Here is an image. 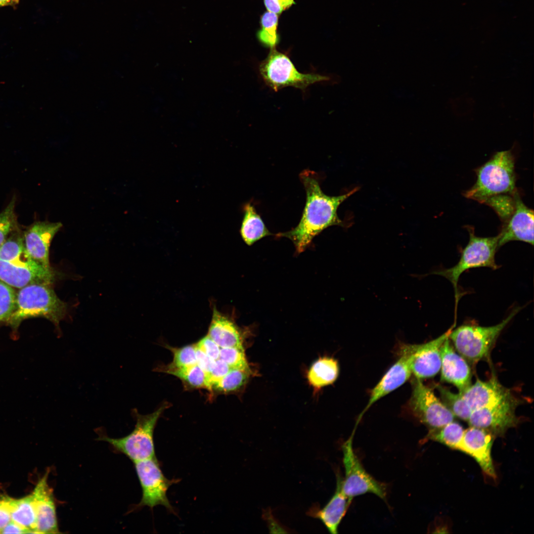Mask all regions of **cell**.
Listing matches in <instances>:
<instances>
[{"instance_id":"1","label":"cell","mask_w":534,"mask_h":534,"mask_svg":"<svg viewBox=\"0 0 534 534\" xmlns=\"http://www.w3.org/2000/svg\"><path fill=\"white\" fill-rule=\"evenodd\" d=\"M300 177L306 192V202L301 220L292 229L276 235L290 239L298 253L304 251L314 237L324 229L343 224L337 215L338 208L357 190L356 188L345 194L330 196L322 191L315 172L304 170Z\"/></svg>"},{"instance_id":"2","label":"cell","mask_w":534,"mask_h":534,"mask_svg":"<svg viewBox=\"0 0 534 534\" xmlns=\"http://www.w3.org/2000/svg\"><path fill=\"white\" fill-rule=\"evenodd\" d=\"M475 183L463 194L467 198L483 202L489 198L513 194L515 186V157L512 150L498 151L476 170Z\"/></svg>"},{"instance_id":"12","label":"cell","mask_w":534,"mask_h":534,"mask_svg":"<svg viewBox=\"0 0 534 534\" xmlns=\"http://www.w3.org/2000/svg\"><path fill=\"white\" fill-rule=\"evenodd\" d=\"M454 326L438 338L421 344H404L411 354L412 374L419 379L435 376L441 366V347Z\"/></svg>"},{"instance_id":"16","label":"cell","mask_w":534,"mask_h":534,"mask_svg":"<svg viewBox=\"0 0 534 534\" xmlns=\"http://www.w3.org/2000/svg\"><path fill=\"white\" fill-rule=\"evenodd\" d=\"M62 226L60 222H36L24 232L25 247L32 258L38 264L51 268L49 251L51 242Z\"/></svg>"},{"instance_id":"40","label":"cell","mask_w":534,"mask_h":534,"mask_svg":"<svg viewBox=\"0 0 534 534\" xmlns=\"http://www.w3.org/2000/svg\"><path fill=\"white\" fill-rule=\"evenodd\" d=\"M196 353L197 364L207 374L213 368L216 360L208 356L196 346Z\"/></svg>"},{"instance_id":"18","label":"cell","mask_w":534,"mask_h":534,"mask_svg":"<svg viewBox=\"0 0 534 534\" xmlns=\"http://www.w3.org/2000/svg\"><path fill=\"white\" fill-rule=\"evenodd\" d=\"M48 471L39 481L31 493L35 506L36 531L40 534H57L59 529L52 490L47 483Z\"/></svg>"},{"instance_id":"29","label":"cell","mask_w":534,"mask_h":534,"mask_svg":"<svg viewBox=\"0 0 534 534\" xmlns=\"http://www.w3.org/2000/svg\"><path fill=\"white\" fill-rule=\"evenodd\" d=\"M163 371L179 378L187 388L209 390L206 373L197 365L181 368H162Z\"/></svg>"},{"instance_id":"41","label":"cell","mask_w":534,"mask_h":534,"mask_svg":"<svg viewBox=\"0 0 534 534\" xmlns=\"http://www.w3.org/2000/svg\"><path fill=\"white\" fill-rule=\"evenodd\" d=\"M11 520L9 508L3 495H1L0 497V533Z\"/></svg>"},{"instance_id":"23","label":"cell","mask_w":534,"mask_h":534,"mask_svg":"<svg viewBox=\"0 0 534 534\" xmlns=\"http://www.w3.org/2000/svg\"><path fill=\"white\" fill-rule=\"evenodd\" d=\"M208 335L221 348L243 347L241 335L236 325L216 308L213 309Z\"/></svg>"},{"instance_id":"10","label":"cell","mask_w":534,"mask_h":534,"mask_svg":"<svg viewBox=\"0 0 534 534\" xmlns=\"http://www.w3.org/2000/svg\"><path fill=\"white\" fill-rule=\"evenodd\" d=\"M409 406L414 416L429 429L453 421L454 416L421 379L412 381Z\"/></svg>"},{"instance_id":"17","label":"cell","mask_w":534,"mask_h":534,"mask_svg":"<svg viewBox=\"0 0 534 534\" xmlns=\"http://www.w3.org/2000/svg\"><path fill=\"white\" fill-rule=\"evenodd\" d=\"M441 380L453 384L462 393L471 385V371L465 358L454 349L449 337L441 347Z\"/></svg>"},{"instance_id":"28","label":"cell","mask_w":534,"mask_h":534,"mask_svg":"<svg viewBox=\"0 0 534 534\" xmlns=\"http://www.w3.org/2000/svg\"><path fill=\"white\" fill-rule=\"evenodd\" d=\"M278 23V15L274 13L267 11L261 16V27L257 32V38L263 46L270 50L275 49L279 42Z\"/></svg>"},{"instance_id":"24","label":"cell","mask_w":534,"mask_h":534,"mask_svg":"<svg viewBox=\"0 0 534 534\" xmlns=\"http://www.w3.org/2000/svg\"><path fill=\"white\" fill-rule=\"evenodd\" d=\"M3 495L9 508L11 520L29 530L31 533L37 534L36 512L32 494L19 499Z\"/></svg>"},{"instance_id":"37","label":"cell","mask_w":534,"mask_h":534,"mask_svg":"<svg viewBox=\"0 0 534 534\" xmlns=\"http://www.w3.org/2000/svg\"><path fill=\"white\" fill-rule=\"evenodd\" d=\"M196 346L213 359L216 360L219 358L221 348L208 335L202 338Z\"/></svg>"},{"instance_id":"8","label":"cell","mask_w":534,"mask_h":534,"mask_svg":"<svg viewBox=\"0 0 534 534\" xmlns=\"http://www.w3.org/2000/svg\"><path fill=\"white\" fill-rule=\"evenodd\" d=\"M356 427L353 432L342 445L343 463L345 477L342 479V489L348 497H354L367 493H373L386 501L387 484L379 482L369 474L362 466L353 446Z\"/></svg>"},{"instance_id":"38","label":"cell","mask_w":534,"mask_h":534,"mask_svg":"<svg viewBox=\"0 0 534 534\" xmlns=\"http://www.w3.org/2000/svg\"><path fill=\"white\" fill-rule=\"evenodd\" d=\"M231 369L230 367L223 360L219 358L215 361V364L211 371L207 374L211 390V385L225 376Z\"/></svg>"},{"instance_id":"13","label":"cell","mask_w":534,"mask_h":534,"mask_svg":"<svg viewBox=\"0 0 534 534\" xmlns=\"http://www.w3.org/2000/svg\"><path fill=\"white\" fill-rule=\"evenodd\" d=\"M495 438L490 433L483 429L470 426L464 430L457 449L473 457L484 474L494 480L496 479L497 476L491 452Z\"/></svg>"},{"instance_id":"5","label":"cell","mask_w":534,"mask_h":534,"mask_svg":"<svg viewBox=\"0 0 534 534\" xmlns=\"http://www.w3.org/2000/svg\"><path fill=\"white\" fill-rule=\"evenodd\" d=\"M259 71L265 83L275 91L287 87L304 90L312 84L331 79L326 75L300 72L288 55L275 49L261 62Z\"/></svg>"},{"instance_id":"7","label":"cell","mask_w":534,"mask_h":534,"mask_svg":"<svg viewBox=\"0 0 534 534\" xmlns=\"http://www.w3.org/2000/svg\"><path fill=\"white\" fill-rule=\"evenodd\" d=\"M469 240L463 249L460 259L451 268L436 272V274L448 279L455 290L460 275L466 270L476 267H488L493 269L498 268L495 255L498 249V234L494 237H482L476 236L474 228L467 227Z\"/></svg>"},{"instance_id":"22","label":"cell","mask_w":534,"mask_h":534,"mask_svg":"<svg viewBox=\"0 0 534 534\" xmlns=\"http://www.w3.org/2000/svg\"><path fill=\"white\" fill-rule=\"evenodd\" d=\"M0 260L19 267L31 268L43 267L36 263L27 252L24 242V233L18 226L0 246Z\"/></svg>"},{"instance_id":"43","label":"cell","mask_w":534,"mask_h":534,"mask_svg":"<svg viewBox=\"0 0 534 534\" xmlns=\"http://www.w3.org/2000/svg\"><path fill=\"white\" fill-rule=\"evenodd\" d=\"M19 0H0V7L5 6H15L18 4Z\"/></svg>"},{"instance_id":"26","label":"cell","mask_w":534,"mask_h":534,"mask_svg":"<svg viewBox=\"0 0 534 534\" xmlns=\"http://www.w3.org/2000/svg\"><path fill=\"white\" fill-rule=\"evenodd\" d=\"M339 372L337 361L329 357L319 358L311 367L308 378L311 385L316 388L330 385L337 379Z\"/></svg>"},{"instance_id":"19","label":"cell","mask_w":534,"mask_h":534,"mask_svg":"<svg viewBox=\"0 0 534 534\" xmlns=\"http://www.w3.org/2000/svg\"><path fill=\"white\" fill-rule=\"evenodd\" d=\"M461 393L472 411L497 404L513 396L510 390L503 387L494 376L486 381L477 379Z\"/></svg>"},{"instance_id":"35","label":"cell","mask_w":534,"mask_h":534,"mask_svg":"<svg viewBox=\"0 0 534 534\" xmlns=\"http://www.w3.org/2000/svg\"><path fill=\"white\" fill-rule=\"evenodd\" d=\"M219 358L231 369L249 370L243 347L222 348Z\"/></svg>"},{"instance_id":"20","label":"cell","mask_w":534,"mask_h":534,"mask_svg":"<svg viewBox=\"0 0 534 534\" xmlns=\"http://www.w3.org/2000/svg\"><path fill=\"white\" fill-rule=\"evenodd\" d=\"M55 276L52 268L19 267L0 260V280L12 287L21 289L33 284H50Z\"/></svg>"},{"instance_id":"21","label":"cell","mask_w":534,"mask_h":534,"mask_svg":"<svg viewBox=\"0 0 534 534\" xmlns=\"http://www.w3.org/2000/svg\"><path fill=\"white\" fill-rule=\"evenodd\" d=\"M342 478L337 474L336 489L333 495L321 509L312 507L309 515L319 519L331 534L338 533V529L353 499L347 496L342 489Z\"/></svg>"},{"instance_id":"30","label":"cell","mask_w":534,"mask_h":534,"mask_svg":"<svg viewBox=\"0 0 534 534\" xmlns=\"http://www.w3.org/2000/svg\"><path fill=\"white\" fill-rule=\"evenodd\" d=\"M436 388L440 393L441 401L454 416L467 421L472 410L462 393H453L440 385H437Z\"/></svg>"},{"instance_id":"33","label":"cell","mask_w":534,"mask_h":534,"mask_svg":"<svg viewBox=\"0 0 534 534\" xmlns=\"http://www.w3.org/2000/svg\"><path fill=\"white\" fill-rule=\"evenodd\" d=\"M515 192L513 194L494 196L485 200L483 203L493 208L504 223L514 210Z\"/></svg>"},{"instance_id":"6","label":"cell","mask_w":534,"mask_h":534,"mask_svg":"<svg viewBox=\"0 0 534 534\" xmlns=\"http://www.w3.org/2000/svg\"><path fill=\"white\" fill-rule=\"evenodd\" d=\"M167 407V404H163L153 412L147 415H141L136 409H134L136 424L130 434L120 438H112L103 435L99 440L108 442L134 462L154 457V431L158 420Z\"/></svg>"},{"instance_id":"3","label":"cell","mask_w":534,"mask_h":534,"mask_svg":"<svg viewBox=\"0 0 534 534\" xmlns=\"http://www.w3.org/2000/svg\"><path fill=\"white\" fill-rule=\"evenodd\" d=\"M50 284L37 283L21 288L16 293L15 308L7 323L16 330L24 319L42 317L58 326L67 313V304L60 300Z\"/></svg>"},{"instance_id":"32","label":"cell","mask_w":534,"mask_h":534,"mask_svg":"<svg viewBox=\"0 0 534 534\" xmlns=\"http://www.w3.org/2000/svg\"><path fill=\"white\" fill-rule=\"evenodd\" d=\"M173 354V361L163 367L165 368H181L197 364L196 345H191L181 348H168Z\"/></svg>"},{"instance_id":"25","label":"cell","mask_w":534,"mask_h":534,"mask_svg":"<svg viewBox=\"0 0 534 534\" xmlns=\"http://www.w3.org/2000/svg\"><path fill=\"white\" fill-rule=\"evenodd\" d=\"M244 216L240 230L241 237L248 245H251L261 238L272 235L253 205L246 203L244 206Z\"/></svg>"},{"instance_id":"42","label":"cell","mask_w":534,"mask_h":534,"mask_svg":"<svg viewBox=\"0 0 534 534\" xmlns=\"http://www.w3.org/2000/svg\"><path fill=\"white\" fill-rule=\"evenodd\" d=\"M1 534H25L31 532L11 520L0 531Z\"/></svg>"},{"instance_id":"14","label":"cell","mask_w":534,"mask_h":534,"mask_svg":"<svg viewBox=\"0 0 534 534\" xmlns=\"http://www.w3.org/2000/svg\"><path fill=\"white\" fill-rule=\"evenodd\" d=\"M498 235L499 247L512 241L534 245V211L524 203L517 191L515 193L514 210L503 223Z\"/></svg>"},{"instance_id":"39","label":"cell","mask_w":534,"mask_h":534,"mask_svg":"<svg viewBox=\"0 0 534 534\" xmlns=\"http://www.w3.org/2000/svg\"><path fill=\"white\" fill-rule=\"evenodd\" d=\"M264 3L268 11L278 15L296 3L294 0H264Z\"/></svg>"},{"instance_id":"31","label":"cell","mask_w":534,"mask_h":534,"mask_svg":"<svg viewBox=\"0 0 534 534\" xmlns=\"http://www.w3.org/2000/svg\"><path fill=\"white\" fill-rule=\"evenodd\" d=\"M249 375V370L231 369L225 376L211 385V390L221 393L236 391L245 384Z\"/></svg>"},{"instance_id":"36","label":"cell","mask_w":534,"mask_h":534,"mask_svg":"<svg viewBox=\"0 0 534 534\" xmlns=\"http://www.w3.org/2000/svg\"><path fill=\"white\" fill-rule=\"evenodd\" d=\"M15 198L0 213V246L9 234L17 226L16 217L14 212Z\"/></svg>"},{"instance_id":"15","label":"cell","mask_w":534,"mask_h":534,"mask_svg":"<svg viewBox=\"0 0 534 534\" xmlns=\"http://www.w3.org/2000/svg\"><path fill=\"white\" fill-rule=\"evenodd\" d=\"M399 358L372 389L369 400L357 421H360L363 414L375 402L400 387L410 377L411 354L404 344L401 346Z\"/></svg>"},{"instance_id":"9","label":"cell","mask_w":534,"mask_h":534,"mask_svg":"<svg viewBox=\"0 0 534 534\" xmlns=\"http://www.w3.org/2000/svg\"><path fill=\"white\" fill-rule=\"evenodd\" d=\"M135 471L141 488L142 497L137 507L148 506L151 509L160 505L175 514L167 492L169 488L178 480H169L164 475L156 456L134 462Z\"/></svg>"},{"instance_id":"4","label":"cell","mask_w":534,"mask_h":534,"mask_svg":"<svg viewBox=\"0 0 534 534\" xmlns=\"http://www.w3.org/2000/svg\"><path fill=\"white\" fill-rule=\"evenodd\" d=\"M516 308L499 323L490 326L463 324L452 329L449 338L459 354L475 363L487 357L500 334L520 311Z\"/></svg>"},{"instance_id":"11","label":"cell","mask_w":534,"mask_h":534,"mask_svg":"<svg viewBox=\"0 0 534 534\" xmlns=\"http://www.w3.org/2000/svg\"><path fill=\"white\" fill-rule=\"evenodd\" d=\"M519 401L515 397L497 404L472 411L467 422L470 426L483 429L495 438L503 437L519 419L515 413Z\"/></svg>"},{"instance_id":"34","label":"cell","mask_w":534,"mask_h":534,"mask_svg":"<svg viewBox=\"0 0 534 534\" xmlns=\"http://www.w3.org/2000/svg\"><path fill=\"white\" fill-rule=\"evenodd\" d=\"M16 293L12 287L0 280V325L7 322L14 311Z\"/></svg>"},{"instance_id":"27","label":"cell","mask_w":534,"mask_h":534,"mask_svg":"<svg viewBox=\"0 0 534 534\" xmlns=\"http://www.w3.org/2000/svg\"><path fill=\"white\" fill-rule=\"evenodd\" d=\"M464 430L459 423L452 421L439 428L429 429L424 440L437 442L457 450Z\"/></svg>"}]
</instances>
